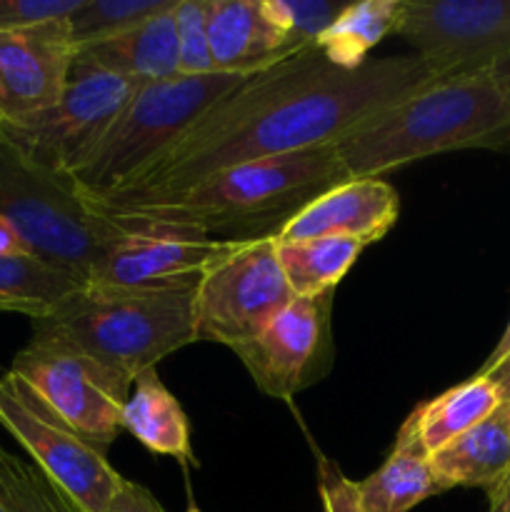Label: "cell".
I'll return each mask as SVG.
<instances>
[{
  "label": "cell",
  "mask_w": 510,
  "mask_h": 512,
  "mask_svg": "<svg viewBox=\"0 0 510 512\" xmlns=\"http://www.w3.org/2000/svg\"><path fill=\"white\" fill-rule=\"evenodd\" d=\"M178 33V73L205 75L215 73L208 43V18L205 0H178L173 10Z\"/></svg>",
  "instance_id": "obj_28"
},
{
  "label": "cell",
  "mask_w": 510,
  "mask_h": 512,
  "mask_svg": "<svg viewBox=\"0 0 510 512\" xmlns=\"http://www.w3.org/2000/svg\"><path fill=\"white\" fill-rule=\"evenodd\" d=\"M205 18L215 73L255 75L300 50L268 18L263 0H205Z\"/></svg>",
  "instance_id": "obj_16"
},
{
  "label": "cell",
  "mask_w": 510,
  "mask_h": 512,
  "mask_svg": "<svg viewBox=\"0 0 510 512\" xmlns=\"http://www.w3.org/2000/svg\"><path fill=\"white\" fill-rule=\"evenodd\" d=\"M248 75H173L135 88L70 183L80 198H108L183 138L215 103Z\"/></svg>",
  "instance_id": "obj_5"
},
{
  "label": "cell",
  "mask_w": 510,
  "mask_h": 512,
  "mask_svg": "<svg viewBox=\"0 0 510 512\" xmlns=\"http://www.w3.org/2000/svg\"><path fill=\"white\" fill-rule=\"evenodd\" d=\"M0 512H5V510H3V505H0Z\"/></svg>",
  "instance_id": "obj_37"
},
{
  "label": "cell",
  "mask_w": 510,
  "mask_h": 512,
  "mask_svg": "<svg viewBox=\"0 0 510 512\" xmlns=\"http://www.w3.org/2000/svg\"><path fill=\"white\" fill-rule=\"evenodd\" d=\"M345 5L348 3H330V0H263L268 18L300 48L318 45Z\"/></svg>",
  "instance_id": "obj_27"
},
{
  "label": "cell",
  "mask_w": 510,
  "mask_h": 512,
  "mask_svg": "<svg viewBox=\"0 0 510 512\" xmlns=\"http://www.w3.org/2000/svg\"><path fill=\"white\" fill-rule=\"evenodd\" d=\"M108 512H165V510L148 488L133 483V480H125L120 493L115 495V500L110 503Z\"/></svg>",
  "instance_id": "obj_31"
},
{
  "label": "cell",
  "mask_w": 510,
  "mask_h": 512,
  "mask_svg": "<svg viewBox=\"0 0 510 512\" xmlns=\"http://www.w3.org/2000/svg\"><path fill=\"white\" fill-rule=\"evenodd\" d=\"M333 300L335 290L293 298L268 328L248 343L235 345L233 353L260 393L290 400L333 370Z\"/></svg>",
  "instance_id": "obj_12"
},
{
  "label": "cell",
  "mask_w": 510,
  "mask_h": 512,
  "mask_svg": "<svg viewBox=\"0 0 510 512\" xmlns=\"http://www.w3.org/2000/svg\"><path fill=\"white\" fill-rule=\"evenodd\" d=\"M275 238L235 240L195 285V343L243 345L293 300Z\"/></svg>",
  "instance_id": "obj_7"
},
{
  "label": "cell",
  "mask_w": 510,
  "mask_h": 512,
  "mask_svg": "<svg viewBox=\"0 0 510 512\" xmlns=\"http://www.w3.org/2000/svg\"><path fill=\"white\" fill-rule=\"evenodd\" d=\"M333 145L348 178H380L405 163L453 150L510 155V100L488 70L433 80Z\"/></svg>",
  "instance_id": "obj_3"
},
{
  "label": "cell",
  "mask_w": 510,
  "mask_h": 512,
  "mask_svg": "<svg viewBox=\"0 0 510 512\" xmlns=\"http://www.w3.org/2000/svg\"><path fill=\"white\" fill-rule=\"evenodd\" d=\"M138 85L108 70L85 68L73 60L68 85L55 105L0 135L43 170L70 178L95 148L115 115Z\"/></svg>",
  "instance_id": "obj_10"
},
{
  "label": "cell",
  "mask_w": 510,
  "mask_h": 512,
  "mask_svg": "<svg viewBox=\"0 0 510 512\" xmlns=\"http://www.w3.org/2000/svg\"><path fill=\"white\" fill-rule=\"evenodd\" d=\"M335 145L230 165L175 193L140 200H88L100 218L135 228L180 230L218 240L275 238L318 195L345 183Z\"/></svg>",
  "instance_id": "obj_2"
},
{
  "label": "cell",
  "mask_w": 510,
  "mask_h": 512,
  "mask_svg": "<svg viewBox=\"0 0 510 512\" xmlns=\"http://www.w3.org/2000/svg\"><path fill=\"white\" fill-rule=\"evenodd\" d=\"M433 80L415 53L340 68L318 45H308L248 75L123 190L88 200L155 198L230 165L333 145Z\"/></svg>",
  "instance_id": "obj_1"
},
{
  "label": "cell",
  "mask_w": 510,
  "mask_h": 512,
  "mask_svg": "<svg viewBox=\"0 0 510 512\" xmlns=\"http://www.w3.org/2000/svg\"><path fill=\"white\" fill-rule=\"evenodd\" d=\"M398 215L400 200L393 185L380 178H350L305 205L275 240L345 238L365 248L383 238Z\"/></svg>",
  "instance_id": "obj_15"
},
{
  "label": "cell",
  "mask_w": 510,
  "mask_h": 512,
  "mask_svg": "<svg viewBox=\"0 0 510 512\" xmlns=\"http://www.w3.org/2000/svg\"><path fill=\"white\" fill-rule=\"evenodd\" d=\"M78 5L80 0H0V30L63 20Z\"/></svg>",
  "instance_id": "obj_29"
},
{
  "label": "cell",
  "mask_w": 510,
  "mask_h": 512,
  "mask_svg": "<svg viewBox=\"0 0 510 512\" xmlns=\"http://www.w3.org/2000/svg\"><path fill=\"white\" fill-rule=\"evenodd\" d=\"M83 285L40 258H0V310L43 318Z\"/></svg>",
  "instance_id": "obj_24"
},
{
  "label": "cell",
  "mask_w": 510,
  "mask_h": 512,
  "mask_svg": "<svg viewBox=\"0 0 510 512\" xmlns=\"http://www.w3.org/2000/svg\"><path fill=\"white\" fill-rule=\"evenodd\" d=\"M318 490L320 500H323V512H363L355 483L345 478L343 470L333 460L320 458Z\"/></svg>",
  "instance_id": "obj_30"
},
{
  "label": "cell",
  "mask_w": 510,
  "mask_h": 512,
  "mask_svg": "<svg viewBox=\"0 0 510 512\" xmlns=\"http://www.w3.org/2000/svg\"><path fill=\"white\" fill-rule=\"evenodd\" d=\"M355 490L363 512H410L423 500L445 493V485L430 463L428 448L420 440L415 413L400 425L385 463L355 483Z\"/></svg>",
  "instance_id": "obj_18"
},
{
  "label": "cell",
  "mask_w": 510,
  "mask_h": 512,
  "mask_svg": "<svg viewBox=\"0 0 510 512\" xmlns=\"http://www.w3.org/2000/svg\"><path fill=\"white\" fill-rule=\"evenodd\" d=\"M398 13L400 0L348 3L328 33L318 40V48L340 68H358L370 60V53L380 40L395 35Z\"/></svg>",
  "instance_id": "obj_23"
},
{
  "label": "cell",
  "mask_w": 510,
  "mask_h": 512,
  "mask_svg": "<svg viewBox=\"0 0 510 512\" xmlns=\"http://www.w3.org/2000/svg\"><path fill=\"white\" fill-rule=\"evenodd\" d=\"M490 498V512H510V473L500 478L490 490H485Z\"/></svg>",
  "instance_id": "obj_33"
},
{
  "label": "cell",
  "mask_w": 510,
  "mask_h": 512,
  "mask_svg": "<svg viewBox=\"0 0 510 512\" xmlns=\"http://www.w3.org/2000/svg\"><path fill=\"white\" fill-rule=\"evenodd\" d=\"M123 430L150 453L170 455L180 463L193 460L188 415L163 385L158 368L145 370L133 380V393L123 408Z\"/></svg>",
  "instance_id": "obj_20"
},
{
  "label": "cell",
  "mask_w": 510,
  "mask_h": 512,
  "mask_svg": "<svg viewBox=\"0 0 510 512\" xmlns=\"http://www.w3.org/2000/svg\"><path fill=\"white\" fill-rule=\"evenodd\" d=\"M0 218L8 220L35 258L88 285L90 270L115 235L110 220L95 215L70 178L25 158L0 135Z\"/></svg>",
  "instance_id": "obj_6"
},
{
  "label": "cell",
  "mask_w": 510,
  "mask_h": 512,
  "mask_svg": "<svg viewBox=\"0 0 510 512\" xmlns=\"http://www.w3.org/2000/svg\"><path fill=\"white\" fill-rule=\"evenodd\" d=\"M275 250L295 298H310L338 288L363 245L345 238L275 240Z\"/></svg>",
  "instance_id": "obj_22"
},
{
  "label": "cell",
  "mask_w": 510,
  "mask_h": 512,
  "mask_svg": "<svg viewBox=\"0 0 510 512\" xmlns=\"http://www.w3.org/2000/svg\"><path fill=\"white\" fill-rule=\"evenodd\" d=\"M0 505L5 512H83L33 460L0 445Z\"/></svg>",
  "instance_id": "obj_25"
},
{
  "label": "cell",
  "mask_w": 510,
  "mask_h": 512,
  "mask_svg": "<svg viewBox=\"0 0 510 512\" xmlns=\"http://www.w3.org/2000/svg\"><path fill=\"white\" fill-rule=\"evenodd\" d=\"M395 35L435 80L485 73L510 50V0H400Z\"/></svg>",
  "instance_id": "obj_11"
},
{
  "label": "cell",
  "mask_w": 510,
  "mask_h": 512,
  "mask_svg": "<svg viewBox=\"0 0 510 512\" xmlns=\"http://www.w3.org/2000/svg\"><path fill=\"white\" fill-rule=\"evenodd\" d=\"M430 463L445 490L493 488L510 473V405L503 400L483 423L430 455Z\"/></svg>",
  "instance_id": "obj_19"
},
{
  "label": "cell",
  "mask_w": 510,
  "mask_h": 512,
  "mask_svg": "<svg viewBox=\"0 0 510 512\" xmlns=\"http://www.w3.org/2000/svg\"><path fill=\"white\" fill-rule=\"evenodd\" d=\"M0 258H35L23 235L3 218H0Z\"/></svg>",
  "instance_id": "obj_32"
},
{
  "label": "cell",
  "mask_w": 510,
  "mask_h": 512,
  "mask_svg": "<svg viewBox=\"0 0 510 512\" xmlns=\"http://www.w3.org/2000/svg\"><path fill=\"white\" fill-rule=\"evenodd\" d=\"M485 375H488V378L493 380L495 385H498L500 395H503L505 403L510 405V358H505L503 363L495 365V368L490 370V373H485Z\"/></svg>",
  "instance_id": "obj_36"
},
{
  "label": "cell",
  "mask_w": 510,
  "mask_h": 512,
  "mask_svg": "<svg viewBox=\"0 0 510 512\" xmlns=\"http://www.w3.org/2000/svg\"><path fill=\"white\" fill-rule=\"evenodd\" d=\"M503 403L498 385L488 375H478L445 390L438 398L418 405L413 410L418 420V433L428 453H438L470 428L483 423Z\"/></svg>",
  "instance_id": "obj_21"
},
{
  "label": "cell",
  "mask_w": 510,
  "mask_h": 512,
  "mask_svg": "<svg viewBox=\"0 0 510 512\" xmlns=\"http://www.w3.org/2000/svg\"><path fill=\"white\" fill-rule=\"evenodd\" d=\"M173 3L175 0H80L65 20L75 45L85 48L135 28Z\"/></svg>",
  "instance_id": "obj_26"
},
{
  "label": "cell",
  "mask_w": 510,
  "mask_h": 512,
  "mask_svg": "<svg viewBox=\"0 0 510 512\" xmlns=\"http://www.w3.org/2000/svg\"><path fill=\"white\" fill-rule=\"evenodd\" d=\"M75 53L78 45L65 18L0 30V128L58 103Z\"/></svg>",
  "instance_id": "obj_14"
},
{
  "label": "cell",
  "mask_w": 510,
  "mask_h": 512,
  "mask_svg": "<svg viewBox=\"0 0 510 512\" xmlns=\"http://www.w3.org/2000/svg\"><path fill=\"white\" fill-rule=\"evenodd\" d=\"M175 0L168 10L143 20L135 28L85 45L75 53V63L108 70L135 85L155 83L178 75V33H175Z\"/></svg>",
  "instance_id": "obj_17"
},
{
  "label": "cell",
  "mask_w": 510,
  "mask_h": 512,
  "mask_svg": "<svg viewBox=\"0 0 510 512\" xmlns=\"http://www.w3.org/2000/svg\"><path fill=\"white\" fill-rule=\"evenodd\" d=\"M0 425L83 512H108L125 478L13 373L0 378Z\"/></svg>",
  "instance_id": "obj_8"
},
{
  "label": "cell",
  "mask_w": 510,
  "mask_h": 512,
  "mask_svg": "<svg viewBox=\"0 0 510 512\" xmlns=\"http://www.w3.org/2000/svg\"><path fill=\"white\" fill-rule=\"evenodd\" d=\"M488 75L495 80V85L503 90L505 98L510 100V50L503 55V58H498L493 65H490Z\"/></svg>",
  "instance_id": "obj_35"
},
{
  "label": "cell",
  "mask_w": 510,
  "mask_h": 512,
  "mask_svg": "<svg viewBox=\"0 0 510 512\" xmlns=\"http://www.w3.org/2000/svg\"><path fill=\"white\" fill-rule=\"evenodd\" d=\"M195 288L163 293H115L80 288L43 318L33 335L80 350L133 385L140 373L195 343Z\"/></svg>",
  "instance_id": "obj_4"
},
{
  "label": "cell",
  "mask_w": 510,
  "mask_h": 512,
  "mask_svg": "<svg viewBox=\"0 0 510 512\" xmlns=\"http://www.w3.org/2000/svg\"><path fill=\"white\" fill-rule=\"evenodd\" d=\"M113 225L115 235L93 263L85 288L115 293L195 288L205 270L235 243L180 230Z\"/></svg>",
  "instance_id": "obj_13"
},
{
  "label": "cell",
  "mask_w": 510,
  "mask_h": 512,
  "mask_svg": "<svg viewBox=\"0 0 510 512\" xmlns=\"http://www.w3.org/2000/svg\"><path fill=\"white\" fill-rule=\"evenodd\" d=\"M505 358H510V320H508V325H505V330H503V335H500V340H498V345H495V350L488 355V360H485V363H483V368L478 370V375L490 373V370H493L495 365L503 363Z\"/></svg>",
  "instance_id": "obj_34"
},
{
  "label": "cell",
  "mask_w": 510,
  "mask_h": 512,
  "mask_svg": "<svg viewBox=\"0 0 510 512\" xmlns=\"http://www.w3.org/2000/svg\"><path fill=\"white\" fill-rule=\"evenodd\" d=\"M10 373L103 453L123 433V408L133 385L80 350L33 335L13 358Z\"/></svg>",
  "instance_id": "obj_9"
}]
</instances>
